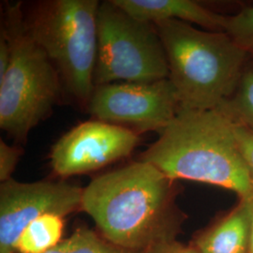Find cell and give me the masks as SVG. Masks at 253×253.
<instances>
[{"label":"cell","instance_id":"5","mask_svg":"<svg viewBox=\"0 0 253 253\" xmlns=\"http://www.w3.org/2000/svg\"><path fill=\"white\" fill-rule=\"evenodd\" d=\"M100 5L97 0L44 1L26 19L30 35L54 64L64 88L87 107L95 89Z\"/></svg>","mask_w":253,"mask_h":253},{"label":"cell","instance_id":"10","mask_svg":"<svg viewBox=\"0 0 253 253\" xmlns=\"http://www.w3.org/2000/svg\"><path fill=\"white\" fill-rule=\"evenodd\" d=\"M135 18L155 24L177 20L194 24L208 31L225 32L226 17L192 0H111Z\"/></svg>","mask_w":253,"mask_h":253},{"label":"cell","instance_id":"14","mask_svg":"<svg viewBox=\"0 0 253 253\" xmlns=\"http://www.w3.org/2000/svg\"><path fill=\"white\" fill-rule=\"evenodd\" d=\"M45 253H142L122 249L100 238L88 229L79 228L69 238Z\"/></svg>","mask_w":253,"mask_h":253},{"label":"cell","instance_id":"12","mask_svg":"<svg viewBox=\"0 0 253 253\" xmlns=\"http://www.w3.org/2000/svg\"><path fill=\"white\" fill-rule=\"evenodd\" d=\"M64 217L45 214L31 221L20 235L17 242L19 253H45L62 240Z\"/></svg>","mask_w":253,"mask_h":253},{"label":"cell","instance_id":"19","mask_svg":"<svg viewBox=\"0 0 253 253\" xmlns=\"http://www.w3.org/2000/svg\"><path fill=\"white\" fill-rule=\"evenodd\" d=\"M10 62V47L7 34L1 27L0 35V79L5 75Z\"/></svg>","mask_w":253,"mask_h":253},{"label":"cell","instance_id":"1","mask_svg":"<svg viewBox=\"0 0 253 253\" xmlns=\"http://www.w3.org/2000/svg\"><path fill=\"white\" fill-rule=\"evenodd\" d=\"M173 182L140 160L91 181L83 190L82 209L109 242L143 253L175 235L179 214Z\"/></svg>","mask_w":253,"mask_h":253},{"label":"cell","instance_id":"9","mask_svg":"<svg viewBox=\"0 0 253 253\" xmlns=\"http://www.w3.org/2000/svg\"><path fill=\"white\" fill-rule=\"evenodd\" d=\"M139 142L138 133L125 126L100 120L84 122L56 142L51 166L62 177L94 172L127 157Z\"/></svg>","mask_w":253,"mask_h":253},{"label":"cell","instance_id":"13","mask_svg":"<svg viewBox=\"0 0 253 253\" xmlns=\"http://www.w3.org/2000/svg\"><path fill=\"white\" fill-rule=\"evenodd\" d=\"M217 108L235 125L253 132V67L245 68L234 93Z\"/></svg>","mask_w":253,"mask_h":253},{"label":"cell","instance_id":"11","mask_svg":"<svg viewBox=\"0 0 253 253\" xmlns=\"http://www.w3.org/2000/svg\"><path fill=\"white\" fill-rule=\"evenodd\" d=\"M251 213L249 200L197 237L194 247L202 253H249Z\"/></svg>","mask_w":253,"mask_h":253},{"label":"cell","instance_id":"6","mask_svg":"<svg viewBox=\"0 0 253 253\" xmlns=\"http://www.w3.org/2000/svg\"><path fill=\"white\" fill-rule=\"evenodd\" d=\"M167 78V58L155 25L129 15L111 0L100 4L95 87Z\"/></svg>","mask_w":253,"mask_h":253},{"label":"cell","instance_id":"16","mask_svg":"<svg viewBox=\"0 0 253 253\" xmlns=\"http://www.w3.org/2000/svg\"><path fill=\"white\" fill-rule=\"evenodd\" d=\"M22 155L18 146L9 145L3 140H0V180L1 183L11 179V174L15 170Z\"/></svg>","mask_w":253,"mask_h":253},{"label":"cell","instance_id":"17","mask_svg":"<svg viewBox=\"0 0 253 253\" xmlns=\"http://www.w3.org/2000/svg\"><path fill=\"white\" fill-rule=\"evenodd\" d=\"M235 132L253 182V132L244 126L235 125Z\"/></svg>","mask_w":253,"mask_h":253},{"label":"cell","instance_id":"15","mask_svg":"<svg viewBox=\"0 0 253 253\" xmlns=\"http://www.w3.org/2000/svg\"><path fill=\"white\" fill-rule=\"evenodd\" d=\"M225 33L244 48L253 45V7L227 16Z\"/></svg>","mask_w":253,"mask_h":253},{"label":"cell","instance_id":"7","mask_svg":"<svg viewBox=\"0 0 253 253\" xmlns=\"http://www.w3.org/2000/svg\"><path fill=\"white\" fill-rule=\"evenodd\" d=\"M88 109L97 120L135 132H161L180 111L169 78L152 83H112L95 87Z\"/></svg>","mask_w":253,"mask_h":253},{"label":"cell","instance_id":"8","mask_svg":"<svg viewBox=\"0 0 253 253\" xmlns=\"http://www.w3.org/2000/svg\"><path fill=\"white\" fill-rule=\"evenodd\" d=\"M83 190L67 182L23 183L14 179L0 185V253H15L24 229L45 214L65 217L82 209Z\"/></svg>","mask_w":253,"mask_h":253},{"label":"cell","instance_id":"2","mask_svg":"<svg viewBox=\"0 0 253 253\" xmlns=\"http://www.w3.org/2000/svg\"><path fill=\"white\" fill-rule=\"evenodd\" d=\"M141 161L172 180L197 181L234 191L240 201L253 196V182L235 132L217 108L180 109Z\"/></svg>","mask_w":253,"mask_h":253},{"label":"cell","instance_id":"3","mask_svg":"<svg viewBox=\"0 0 253 253\" xmlns=\"http://www.w3.org/2000/svg\"><path fill=\"white\" fill-rule=\"evenodd\" d=\"M181 109L218 107L234 93L250 54L225 32L165 20L154 24Z\"/></svg>","mask_w":253,"mask_h":253},{"label":"cell","instance_id":"18","mask_svg":"<svg viewBox=\"0 0 253 253\" xmlns=\"http://www.w3.org/2000/svg\"><path fill=\"white\" fill-rule=\"evenodd\" d=\"M142 253H202L194 246H185L175 238H167L152 245Z\"/></svg>","mask_w":253,"mask_h":253},{"label":"cell","instance_id":"4","mask_svg":"<svg viewBox=\"0 0 253 253\" xmlns=\"http://www.w3.org/2000/svg\"><path fill=\"white\" fill-rule=\"evenodd\" d=\"M21 3L6 10L4 28L10 62L0 79V127L18 142L47 118L59 100L62 82L54 64L30 35Z\"/></svg>","mask_w":253,"mask_h":253},{"label":"cell","instance_id":"20","mask_svg":"<svg viewBox=\"0 0 253 253\" xmlns=\"http://www.w3.org/2000/svg\"><path fill=\"white\" fill-rule=\"evenodd\" d=\"M250 213H251V223H250V245L249 253H253V196L249 199Z\"/></svg>","mask_w":253,"mask_h":253},{"label":"cell","instance_id":"21","mask_svg":"<svg viewBox=\"0 0 253 253\" xmlns=\"http://www.w3.org/2000/svg\"><path fill=\"white\" fill-rule=\"evenodd\" d=\"M245 49L248 51V53L250 54V55L253 56V45L248 46V47H246Z\"/></svg>","mask_w":253,"mask_h":253}]
</instances>
